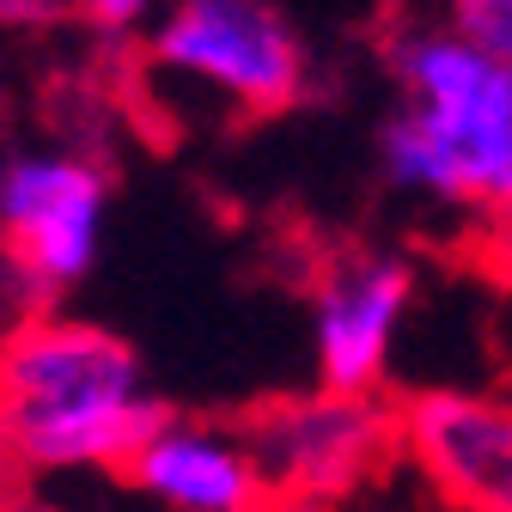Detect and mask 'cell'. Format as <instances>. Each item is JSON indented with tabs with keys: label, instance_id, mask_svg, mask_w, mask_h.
<instances>
[{
	"label": "cell",
	"instance_id": "cell-1",
	"mask_svg": "<svg viewBox=\"0 0 512 512\" xmlns=\"http://www.w3.org/2000/svg\"><path fill=\"white\" fill-rule=\"evenodd\" d=\"M397 116L378 128L391 189L494 226L512 208V68L445 25L391 43Z\"/></svg>",
	"mask_w": 512,
	"mask_h": 512
},
{
	"label": "cell",
	"instance_id": "cell-2",
	"mask_svg": "<svg viewBox=\"0 0 512 512\" xmlns=\"http://www.w3.org/2000/svg\"><path fill=\"white\" fill-rule=\"evenodd\" d=\"M165 415L110 330L37 317L0 348V433L31 470H116Z\"/></svg>",
	"mask_w": 512,
	"mask_h": 512
},
{
	"label": "cell",
	"instance_id": "cell-3",
	"mask_svg": "<svg viewBox=\"0 0 512 512\" xmlns=\"http://www.w3.org/2000/svg\"><path fill=\"white\" fill-rule=\"evenodd\" d=\"M153 68L244 116L305 98V43L275 0H171L153 25Z\"/></svg>",
	"mask_w": 512,
	"mask_h": 512
},
{
	"label": "cell",
	"instance_id": "cell-4",
	"mask_svg": "<svg viewBox=\"0 0 512 512\" xmlns=\"http://www.w3.org/2000/svg\"><path fill=\"white\" fill-rule=\"evenodd\" d=\"M238 433L256 470H263L269 500H287V506L348 500L403 452L397 409H384L378 397H342V391L281 397L269 409H256Z\"/></svg>",
	"mask_w": 512,
	"mask_h": 512
},
{
	"label": "cell",
	"instance_id": "cell-5",
	"mask_svg": "<svg viewBox=\"0 0 512 512\" xmlns=\"http://www.w3.org/2000/svg\"><path fill=\"white\" fill-rule=\"evenodd\" d=\"M110 232V177L86 153H13L0 159V238L13 250V269L43 293L80 287Z\"/></svg>",
	"mask_w": 512,
	"mask_h": 512
},
{
	"label": "cell",
	"instance_id": "cell-6",
	"mask_svg": "<svg viewBox=\"0 0 512 512\" xmlns=\"http://www.w3.org/2000/svg\"><path fill=\"white\" fill-rule=\"evenodd\" d=\"M415 311V263L397 250H348L311 287L317 391L378 397Z\"/></svg>",
	"mask_w": 512,
	"mask_h": 512
},
{
	"label": "cell",
	"instance_id": "cell-7",
	"mask_svg": "<svg viewBox=\"0 0 512 512\" xmlns=\"http://www.w3.org/2000/svg\"><path fill=\"white\" fill-rule=\"evenodd\" d=\"M403 452L458 512H512V403L488 391H415L397 415Z\"/></svg>",
	"mask_w": 512,
	"mask_h": 512
},
{
	"label": "cell",
	"instance_id": "cell-8",
	"mask_svg": "<svg viewBox=\"0 0 512 512\" xmlns=\"http://www.w3.org/2000/svg\"><path fill=\"white\" fill-rule=\"evenodd\" d=\"M122 470L165 512H256V506H269L263 470H256L238 427L165 415L135 452H128Z\"/></svg>",
	"mask_w": 512,
	"mask_h": 512
},
{
	"label": "cell",
	"instance_id": "cell-9",
	"mask_svg": "<svg viewBox=\"0 0 512 512\" xmlns=\"http://www.w3.org/2000/svg\"><path fill=\"white\" fill-rule=\"evenodd\" d=\"M445 31L512 68V0H445Z\"/></svg>",
	"mask_w": 512,
	"mask_h": 512
},
{
	"label": "cell",
	"instance_id": "cell-10",
	"mask_svg": "<svg viewBox=\"0 0 512 512\" xmlns=\"http://www.w3.org/2000/svg\"><path fill=\"white\" fill-rule=\"evenodd\" d=\"M86 7V19L98 25V31H110V37H128V31H141L147 19H153V0H80Z\"/></svg>",
	"mask_w": 512,
	"mask_h": 512
},
{
	"label": "cell",
	"instance_id": "cell-11",
	"mask_svg": "<svg viewBox=\"0 0 512 512\" xmlns=\"http://www.w3.org/2000/svg\"><path fill=\"white\" fill-rule=\"evenodd\" d=\"M61 13V0H0V25L7 31H25V25H43Z\"/></svg>",
	"mask_w": 512,
	"mask_h": 512
},
{
	"label": "cell",
	"instance_id": "cell-12",
	"mask_svg": "<svg viewBox=\"0 0 512 512\" xmlns=\"http://www.w3.org/2000/svg\"><path fill=\"white\" fill-rule=\"evenodd\" d=\"M488 238H494V250H500L506 263H512V208H506V214H500V220L488 226Z\"/></svg>",
	"mask_w": 512,
	"mask_h": 512
},
{
	"label": "cell",
	"instance_id": "cell-13",
	"mask_svg": "<svg viewBox=\"0 0 512 512\" xmlns=\"http://www.w3.org/2000/svg\"><path fill=\"white\" fill-rule=\"evenodd\" d=\"M256 512H299V506H275V500H269V506H256Z\"/></svg>",
	"mask_w": 512,
	"mask_h": 512
}]
</instances>
